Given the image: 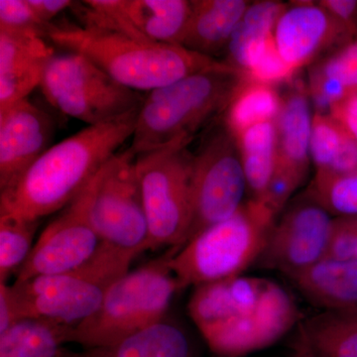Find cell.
<instances>
[{"mask_svg":"<svg viewBox=\"0 0 357 357\" xmlns=\"http://www.w3.org/2000/svg\"><path fill=\"white\" fill-rule=\"evenodd\" d=\"M188 312L217 357H243L276 344L299 323V307L280 284L237 276L195 288Z\"/></svg>","mask_w":357,"mask_h":357,"instance_id":"1","label":"cell"},{"mask_svg":"<svg viewBox=\"0 0 357 357\" xmlns=\"http://www.w3.org/2000/svg\"><path fill=\"white\" fill-rule=\"evenodd\" d=\"M139 109L86 126L52 145L17 180L0 191V215L40 220L64 210L117 149L132 138Z\"/></svg>","mask_w":357,"mask_h":357,"instance_id":"2","label":"cell"},{"mask_svg":"<svg viewBox=\"0 0 357 357\" xmlns=\"http://www.w3.org/2000/svg\"><path fill=\"white\" fill-rule=\"evenodd\" d=\"M46 39L89 59L122 86L149 91L213 67L220 60L180 45L154 43L81 25L52 24Z\"/></svg>","mask_w":357,"mask_h":357,"instance_id":"3","label":"cell"},{"mask_svg":"<svg viewBox=\"0 0 357 357\" xmlns=\"http://www.w3.org/2000/svg\"><path fill=\"white\" fill-rule=\"evenodd\" d=\"M244 75L218 65L147 93L130 148L139 155L178 140L194 139L206 123L227 112Z\"/></svg>","mask_w":357,"mask_h":357,"instance_id":"4","label":"cell"},{"mask_svg":"<svg viewBox=\"0 0 357 357\" xmlns=\"http://www.w3.org/2000/svg\"><path fill=\"white\" fill-rule=\"evenodd\" d=\"M178 248L129 271L115 282L98 311L74 328L72 342L84 349L121 342L167 319L182 291L170 266Z\"/></svg>","mask_w":357,"mask_h":357,"instance_id":"5","label":"cell"},{"mask_svg":"<svg viewBox=\"0 0 357 357\" xmlns=\"http://www.w3.org/2000/svg\"><path fill=\"white\" fill-rule=\"evenodd\" d=\"M277 218L266 204L249 199L234 215L192 237L170 260L181 288L241 276L259 259Z\"/></svg>","mask_w":357,"mask_h":357,"instance_id":"6","label":"cell"},{"mask_svg":"<svg viewBox=\"0 0 357 357\" xmlns=\"http://www.w3.org/2000/svg\"><path fill=\"white\" fill-rule=\"evenodd\" d=\"M137 256L102 243L84 264L65 273L14 282L21 317L77 326L93 316Z\"/></svg>","mask_w":357,"mask_h":357,"instance_id":"7","label":"cell"},{"mask_svg":"<svg viewBox=\"0 0 357 357\" xmlns=\"http://www.w3.org/2000/svg\"><path fill=\"white\" fill-rule=\"evenodd\" d=\"M191 141L137 155L136 167L149 227L148 250L181 248L192 222Z\"/></svg>","mask_w":357,"mask_h":357,"instance_id":"8","label":"cell"},{"mask_svg":"<svg viewBox=\"0 0 357 357\" xmlns=\"http://www.w3.org/2000/svg\"><path fill=\"white\" fill-rule=\"evenodd\" d=\"M47 102L89 126L105 123L140 109L145 96L122 86L89 59L56 52L39 86Z\"/></svg>","mask_w":357,"mask_h":357,"instance_id":"9","label":"cell"},{"mask_svg":"<svg viewBox=\"0 0 357 357\" xmlns=\"http://www.w3.org/2000/svg\"><path fill=\"white\" fill-rule=\"evenodd\" d=\"M136 157L117 152L93 178L89 217L100 241L138 256L148 251L149 227Z\"/></svg>","mask_w":357,"mask_h":357,"instance_id":"10","label":"cell"},{"mask_svg":"<svg viewBox=\"0 0 357 357\" xmlns=\"http://www.w3.org/2000/svg\"><path fill=\"white\" fill-rule=\"evenodd\" d=\"M191 190L192 222L185 243L234 215L244 203L248 184L241 153L225 122L211 129L192 154Z\"/></svg>","mask_w":357,"mask_h":357,"instance_id":"11","label":"cell"},{"mask_svg":"<svg viewBox=\"0 0 357 357\" xmlns=\"http://www.w3.org/2000/svg\"><path fill=\"white\" fill-rule=\"evenodd\" d=\"M282 211L256 265L288 277L325 259L333 217L309 192Z\"/></svg>","mask_w":357,"mask_h":357,"instance_id":"12","label":"cell"},{"mask_svg":"<svg viewBox=\"0 0 357 357\" xmlns=\"http://www.w3.org/2000/svg\"><path fill=\"white\" fill-rule=\"evenodd\" d=\"M91 184L42 232L15 281L65 273L91 259L102 245L89 217Z\"/></svg>","mask_w":357,"mask_h":357,"instance_id":"13","label":"cell"},{"mask_svg":"<svg viewBox=\"0 0 357 357\" xmlns=\"http://www.w3.org/2000/svg\"><path fill=\"white\" fill-rule=\"evenodd\" d=\"M356 38L325 7L310 2L286 6L274 28L277 49L296 72Z\"/></svg>","mask_w":357,"mask_h":357,"instance_id":"14","label":"cell"},{"mask_svg":"<svg viewBox=\"0 0 357 357\" xmlns=\"http://www.w3.org/2000/svg\"><path fill=\"white\" fill-rule=\"evenodd\" d=\"M56 122L29 98L0 112V191L51 147Z\"/></svg>","mask_w":357,"mask_h":357,"instance_id":"15","label":"cell"},{"mask_svg":"<svg viewBox=\"0 0 357 357\" xmlns=\"http://www.w3.org/2000/svg\"><path fill=\"white\" fill-rule=\"evenodd\" d=\"M55 53L38 34L0 28V112L27 100L39 88Z\"/></svg>","mask_w":357,"mask_h":357,"instance_id":"16","label":"cell"},{"mask_svg":"<svg viewBox=\"0 0 357 357\" xmlns=\"http://www.w3.org/2000/svg\"><path fill=\"white\" fill-rule=\"evenodd\" d=\"M282 98L275 123L277 128V164L301 183L309 170L312 116L309 89L300 82Z\"/></svg>","mask_w":357,"mask_h":357,"instance_id":"17","label":"cell"},{"mask_svg":"<svg viewBox=\"0 0 357 357\" xmlns=\"http://www.w3.org/2000/svg\"><path fill=\"white\" fill-rule=\"evenodd\" d=\"M287 278L321 311L357 307V260L325 258Z\"/></svg>","mask_w":357,"mask_h":357,"instance_id":"18","label":"cell"},{"mask_svg":"<svg viewBox=\"0 0 357 357\" xmlns=\"http://www.w3.org/2000/svg\"><path fill=\"white\" fill-rule=\"evenodd\" d=\"M249 6L244 0H196L181 46L218 60Z\"/></svg>","mask_w":357,"mask_h":357,"instance_id":"19","label":"cell"},{"mask_svg":"<svg viewBox=\"0 0 357 357\" xmlns=\"http://www.w3.org/2000/svg\"><path fill=\"white\" fill-rule=\"evenodd\" d=\"M67 357H197V354L187 331L165 319L121 342L81 352L69 351Z\"/></svg>","mask_w":357,"mask_h":357,"instance_id":"20","label":"cell"},{"mask_svg":"<svg viewBox=\"0 0 357 357\" xmlns=\"http://www.w3.org/2000/svg\"><path fill=\"white\" fill-rule=\"evenodd\" d=\"M304 357H357V307L321 311L300 323Z\"/></svg>","mask_w":357,"mask_h":357,"instance_id":"21","label":"cell"},{"mask_svg":"<svg viewBox=\"0 0 357 357\" xmlns=\"http://www.w3.org/2000/svg\"><path fill=\"white\" fill-rule=\"evenodd\" d=\"M129 22L154 43L182 45L192 14L185 0H121Z\"/></svg>","mask_w":357,"mask_h":357,"instance_id":"22","label":"cell"},{"mask_svg":"<svg viewBox=\"0 0 357 357\" xmlns=\"http://www.w3.org/2000/svg\"><path fill=\"white\" fill-rule=\"evenodd\" d=\"M307 89L319 114L357 91V37L312 68Z\"/></svg>","mask_w":357,"mask_h":357,"instance_id":"23","label":"cell"},{"mask_svg":"<svg viewBox=\"0 0 357 357\" xmlns=\"http://www.w3.org/2000/svg\"><path fill=\"white\" fill-rule=\"evenodd\" d=\"M74 326L25 319L0 335V357H67Z\"/></svg>","mask_w":357,"mask_h":357,"instance_id":"24","label":"cell"},{"mask_svg":"<svg viewBox=\"0 0 357 357\" xmlns=\"http://www.w3.org/2000/svg\"><path fill=\"white\" fill-rule=\"evenodd\" d=\"M236 139L250 199L262 201L276 169V123L267 121L257 124Z\"/></svg>","mask_w":357,"mask_h":357,"instance_id":"25","label":"cell"},{"mask_svg":"<svg viewBox=\"0 0 357 357\" xmlns=\"http://www.w3.org/2000/svg\"><path fill=\"white\" fill-rule=\"evenodd\" d=\"M281 102L282 98L274 86L245 76L225 112L223 122L237 138L252 126L276 121Z\"/></svg>","mask_w":357,"mask_h":357,"instance_id":"26","label":"cell"},{"mask_svg":"<svg viewBox=\"0 0 357 357\" xmlns=\"http://www.w3.org/2000/svg\"><path fill=\"white\" fill-rule=\"evenodd\" d=\"M286 6L279 1H259L249 4L243 20L232 34L222 62L234 68L246 49L273 34L277 21Z\"/></svg>","mask_w":357,"mask_h":357,"instance_id":"27","label":"cell"},{"mask_svg":"<svg viewBox=\"0 0 357 357\" xmlns=\"http://www.w3.org/2000/svg\"><path fill=\"white\" fill-rule=\"evenodd\" d=\"M39 220L0 215V283L15 276L29 257Z\"/></svg>","mask_w":357,"mask_h":357,"instance_id":"28","label":"cell"},{"mask_svg":"<svg viewBox=\"0 0 357 357\" xmlns=\"http://www.w3.org/2000/svg\"><path fill=\"white\" fill-rule=\"evenodd\" d=\"M307 192L333 217L357 215V169L342 175L316 173Z\"/></svg>","mask_w":357,"mask_h":357,"instance_id":"29","label":"cell"},{"mask_svg":"<svg viewBox=\"0 0 357 357\" xmlns=\"http://www.w3.org/2000/svg\"><path fill=\"white\" fill-rule=\"evenodd\" d=\"M352 136L331 114L312 116L310 154L317 172H326L338 158Z\"/></svg>","mask_w":357,"mask_h":357,"instance_id":"30","label":"cell"},{"mask_svg":"<svg viewBox=\"0 0 357 357\" xmlns=\"http://www.w3.org/2000/svg\"><path fill=\"white\" fill-rule=\"evenodd\" d=\"M50 27L40 20L28 0H0V28L35 33L46 38Z\"/></svg>","mask_w":357,"mask_h":357,"instance_id":"31","label":"cell"},{"mask_svg":"<svg viewBox=\"0 0 357 357\" xmlns=\"http://www.w3.org/2000/svg\"><path fill=\"white\" fill-rule=\"evenodd\" d=\"M295 73L296 70L282 58L273 36L248 70L246 77L275 86L278 84L291 82Z\"/></svg>","mask_w":357,"mask_h":357,"instance_id":"32","label":"cell"},{"mask_svg":"<svg viewBox=\"0 0 357 357\" xmlns=\"http://www.w3.org/2000/svg\"><path fill=\"white\" fill-rule=\"evenodd\" d=\"M326 258L357 260V215L333 218Z\"/></svg>","mask_w":357,"mask_h":357,"instance_id":"33","label":"cell"},{"mask_svg":"<svg viewBox=\"0 0 357 357\" xmlns=\"http://www.w3.org/2000/svg\"><path fill=\"white\" fill-rule=\"evenodd\" d=\"M20 321L22 317L13 285L0 283V335Z\"/></svg>","mask_w":357,"mask_h":357,"instance_id":"34","label":"cell"},{"mask_svg":"<svg viewBox=\"0 0 357 357\" xmlns=\"http://www.w3.org/2000/svg\"><path fill=\"white\" fill-rule=\"evenodd\" d=\"M357 141V91L331 107L330 114Z\"/></svg>","mask_w":357,"mask_h":357,"instance_id":"35","label":"cell"},{"mask_svg":"<svg viewBox=\"0 0 357 357\" xmlns=\"http://www.w3.org/2000/svg\"><path fill=\"white\" fill-rule=\"evenodd\" d=\"M328 13L333 14L357 37V1L356 0H324L319 2Z\"/></svg>","mask_w":357,"mask_h":357,"instance_id":"36","label":"cell"},{"mask_svg":"<svg viewBox=\"0 0 357 357\" xmlns=\"http://www.w3.org/2000/svg\"><path fill=\"white\" fill-rule=\"evenodd\" d=\"M35 13L45 24H53L54 18L66 9L72 8L76 2L70 0H28Z\"/></svg>","mask_w":357,"mask_h":357,"instance_id":"37","label":"cell"}]
</instances>
